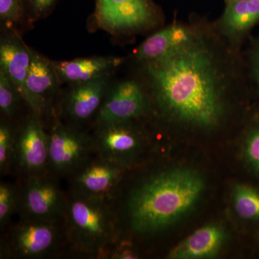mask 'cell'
<instances>
[{
  "label": "cell",
  "instance_id": "6da1fadb",
  "mask_svg": "<svg viewBox=\"0 0 259 259\" xmlns=\"http://www.w3.org/2000/svg\"><path fill=\"white\" fill-rule=\"evenodd\" d=\"M145 71L153 101L163 115L201 127L221 120L225 74L214 53L195 34L166 55L146 62Z\"/></svg>",
  "mask_w": 259,
  "mask_h": 259
},
{
  "label": "cell",
  "instance_id": "7a4b0ae2",
  "mask_svg": "<svg viewBox=\"0 0 259 259\" xmlns=\"http://www.w3.org/2000/svg\"><path fill=\"white\" fill-rule=\"evenodd\" d=\"M203 188L202 179L191 170L153 172L129 191L122 217L135 234L158 233L192 209Z\"/></svg>",
  "mask_w": 259,
  "mask_h": 259
},
{
  "label": "cell",
  "instance_id": "3957f363",
  "mask_svg": "<svg viewBox=\"0 0 259 259\" xmlns=\"http://www.w3.org/2000/svg\"><path fill=\"white\" fill-rule=\"evenodd\" d=\"M63 221L67 245L82 255H107L120 239L117 215L105 199L71 190Z\"/></svg>",
  "mask_w": 259,
  "mask_h": 259
},
{
  "label": "cell",
  "instance_id": "277c9868",
  "mask_svg": "<svg viewBox=\"0 0 259 259\" xmlns=\"http://www.w3.org/2000/svg\"><path fill=\"white\" fill-rule=\"evenodd\" d=\"M67 244L64 221H33L20 218L3 242V255L19 258H41Z\"/></svg>",
  "mask_w": 259,
  "mask_h": 259
},
{
  "label": "cell",
  "instance_id": "5b68a950",
  "mask_svg": "<svg viewBox=\"0 0 259 259\" xmlns=\"http://www.w3.org/2000/svg\"><path fill=\"white\" fill-rule=\"evenodd\" d=\"M56 118L54 115L47 132L49 172L56 177L71 176L95 154L93 136Z\"/></svg>",
  "mask_w": 259,
  "mask_h": 259
},
{
  "label": "cell",
  "instance_id": "8992f818",
  "mask_svg": "<svg viewBox=\"0 0 259 259\" xmlns=\"http://www.w3.org/2000/svg\"><path fill=\"white\" fill-rule=\"evenodd\" d=\"M50 173L23 179L18 210L20 218L33 221H60L64 218L67 194Z\"/></svg>",
  "mask_w": 259,
  "mask_h": 259
},
{
  "label": "cell",
  "instance_id": "52a82bcc",
  "mask_svg": "<svg viewBox=\"0 0 259 259\" xmlns=\"http://www.w3.org/2000/svg\"><path fill=\"white\" fill-rule=\"evenodd\" d=\"M13 168L22 179L49 173L48 134L42 119L34 113L18 127Z\"/></svg>",
  "mask_w": 259,
  "mask_h": 259
},
{
  "label": "cell",
  "instance_id": "ba28073f",
  "mask_svg": "<svg viewBox=\"0 0 259 259\" xmlns=\"http://www.w3.org/2000/svg\"><path fill=\"white\" fill-rule=\"evenodd\" d=\"M156 15L151 0H96L93 20L98 28L119 35L149 26Z\"/></svg>",
  "mask_w": 259,
  "mask_h": 259
},
{
  "label": "cell",
  "instance_id": "9c48e42d",
  "mask_svg": "<svg viewBox=\"0 0 259 259\" xmlns=\"http://www.w3.org/2000/svg\"><path fill=\"white\" fill-rule=\"evenodd\" d=\"M127 168L95 153L73 175L71 190L111 202Z\"/></svg>",
  "mask_w": 259,
  "mask_h": 259
},
{
  "label": "cell",
  "instance_id": "30bf717a",
  "mask_svg": "<svg viewBox=\"0 0 259 259\" xmlns=\"http://www.w3.org/2000/svg\"><path fill=\"white\" fill-rule=\"evenodd\" d=\"M131 122L95 125L92 135L95 153L127 168L141 147V135Z\"/></svg>",
  "mask_w": 259,
  "mask_h": 259
},
{
  "label": "cell",
  "instance_id": "8fae6325",
  "mask_svg": "<svg viewBox=\"0 0 259 259\" xmlns=\"http://www.w3.org/2000/svg\"><path fill=\"white\" fill-rule=\"evenodd\" d=\"M147 107V97L139 83L122 81L108 88L95 116V125L134 120L144 115Z\"/></svg>",
  "mask_w": 259,
  "mask_h": 259
},
{
  "label": "cell",
  "instance_id": "7c38bea8",
  "mask_svg": "<svg viewBox=\"0 0 259 259\" xmlns=\"http://www.w3.org/2000/svg\"><path fill=\"white\" fill-rule=\"evenodd\" d=\"M60 84L52 61L32 50L24 97L32 113L42 119L51 112L53 101Z\"/></svg>",
  "mask_w": 259,
  "mask_h": 259
},
{
  "label": "cell",
  "instance_id": "4fadbf2b",
  "mask_svg": "<svg viewBox=\"0 0 259 259\" xmlns=\"http://www.w3.org/2000/svg\"><path fill=\"white\" fill-rule=\"evenodd\" d=\"M109 77L71 84L61 102V115L76 126L95 117L108 90Z\"/></svg>",
  "mask_w": 259,
  "mask_h": 259
},
{
  "label": "cell",
  "instance_id": "5bb4252c",
  "mask_svg": "<svg viewBox=\"0 0 259 259\" xmlns=\"http://www.w3.org/2000/svg\"><path fill=\"white\" fill-rule=\"evenodd\" d=\"M114 56H94L71 61H52L61 83L75 84L110 76L122 62Z\"/></svg>",
  "mask_w": 259,
  "mask_h": 259
},
{
  "label": "cell",
  "instance_id": "9a60e30c",
  "mask_svg": "<svg viewBox=\"0 0 259 259\" xmlns=\"http://www.w3.org/2000/svg\"><path fill=\"white\" fill-rule=\"evenodd\" d=\"M32 49L17 33L2 37L0 42V69L13 81L24 99L25 82L31 62Z\"/></svg>",
  "mask_w": 259,
  "mask_h": 259
},
{
  "label": "cell",
  "instance_id": "2e32d148",
  "mask_svg": "<svg viewBox=\"0 0 259 259\" xmlns=\"http://www.w3.org/2000/svg\"><path fill=\"white\" fill-rule=\"evenodd\" d=\"M225 239L219 227L209 225L194 231L170 251L168 257L177 259L207 258L217 254Z\"/></svg>",
  "mask_w": 259,
  "mask_h": 259
},
{
  "label": "cell",
  "instance_id": "e0dca14e",
  "mask_svg": "<svg viewBox=\"0 0 259 259\" xmlns=\"http://www.w3.org/2000/svg\"><path fill=\"white\" fill-rule=\"evenodd\" d=\"M194 32L181 25H172L148 37L136 53L137 60L151 61L166 55L192 38Z\"/></svg>",
  "mask_w": 259,
  "mask_h": 259
},
{
  "label": "cell",
  "instance_id": "ac0fdd59",
  "mask_svg": "<svg viewBox=\"0 0 259 259\" xmlns=\"http://www.w3.org/2000/svg\"><path fill=\"white\" fill-rule=\"evenodd\" d=\"M259 20V0H234L228 3L222 25L231 35L246 31Z\"/></svg>",
  "mask_w": 259,
  "mask_h": 259
},
{
  "label": "cell",
  "instance_id": "d6986e66",
  "mask_svg": "<svg viewBox=\"0 0 259 259\" xmlns=\"http://www.w3.org/2000/svg\"><path fill=\"white\" fill-rule=\"evenodd\" d=\"M23 101L25 100L14 83L0 69V110L3 117L15 122Z\"/></svg>",
  "mask_w": 259,
  "mask_h": 259
},
{
  "label": "cell",
  "instance_id": "ffe728a7",
  "mask_svg": "<svg viewBox=\"0 0 259 259\" xmlns=\"http://www.w3.org/2000/svg\"><path fill=\"white\" fill-rule=\"evenodd\" d=\"M17 131L15 122L3 117L0 122V173L8 175L12 170Z\"/></svg>",
  "mask_w": 259,
  "mask_h": 259
},
{
  "label": "cell",
  "instance_id": "44dd1931",
  "mask_svg": "<svg viewBox=\"0 0 259 259\" xmlns=\"http://www.w3.org/2000/svg\"><path fill=\"white\" fill-rule=\"evenodd\" d=\"M233 202L238 215L245 220H259V192L247 185L236 186Z\"/></svg>",
  "mask_w": 259,
  "mask_h": 259
},
{
  "label": "cell",
  "instance_id": "7402d4cb",
  "mask_svg": "<svg viewBox=\"0 0 259 259\" xmlns=\"http://www.w3.org/2000/svg\"><path fill=\"white\" fill-rule=\"evenodd\" d=\"M0 20L12 30L29 20L27 0H0Z\"/></svg>",
  "mask_w": 259,
  "mask_h": 259
},
{
  "label": "cell",
  "instance_id": "603a6c76",
  "mask_svg": "<svg viewBox=\"0 0 259 259\" xmlns=\"http://www.w3.org/2000/svg\"><path fill=\"white\" fill-rule=\"evenodd\" d=\"M20 187L2 182L0 184V228L8 226L13 214L18 210Z\"/></svg>",
  "mask_w": 259,
  "mask_h": 259
},
{
  "label": "cell",
  "instance_id": "cb8c5ba5",
  "mask_svg": "<svg viewBox=\"0 0 259 259\" xmlns=\"http://www.w3.org/2000/svg\"><path fill=\"white\" fill-rule=\"evenodd\" d=\"M59 0H27L29 21L35 22L49 16Z\"/></svg>",
  "mask_w": 259,
  "mask_h": 259
},
{
  "label": "cell",
  "instance_id": "d4e9b609",
  "mask_svg": "<svg viewBox=\"0 0 259 259\" xmlns=\"http://www.w3.org/2000/svg\"><path fill=\"white\" fill-rule=\"evenodd\" d=\"M245 156L251 168L259 174V127L252 131L247 139Z\"/></svg>",
  "mask_w": 259,
  "mask_h": 259
},
{
  "label": "cell",
  "instance_id": "484cf974",
  "mask_svg": "<svg viewBox=\"0 0 259 259\" xmlns=\"http://www.w3.org/2000/svg\"><path fill=\"white\" fill-rule=\"evenodd\" d=\"M255 76H256L257 80L259 83V49L255 53Z\"/></svg>",
  "mask_w": 259,
  "mask_h": 259
},
{
  "label": "cell",
  "instance_id": "4316f807",
  "mask_svg": "<svg viewBox=\"0 0 259 259\" xmlns=\"http://www.w3.org/2000/svg\"><path fill=\"white\" fill-rule=\"evenodd\" d=\"M226 1H228V3H231V2L234 1V0H226Z\"/></svg>",
  "mask_w": 259,
  "mask_h": 259
}]
</instances>
